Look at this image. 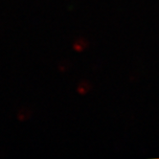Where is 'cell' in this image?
<instances>
[{"label": "cell", "mask_w": 159, "mask_h": 159, "mask_svg": "<svg viewBox=\"0 0 159 159\" xmlns=\"http://www.w3.org/2000/svg\"><path fill=\"white\" fill-rule=\"evenodd\" d=\"M89 88H90V85H89V84L88 83H83L81 85L79 86V88H78V92L79 93H81V94H84L85 92H87L88 90H89Z\"/></svg>", "instance_id": "obj_2"}, {"label": "cell", "mask_w": 159, "mask_h": 159, "mask_svg": "<svg viewBox=\"0 0 159 159\" xmlns=\"http://www.w3.org/2000/svg\"><path fill=\"white\" fill-rule=\"evenodd\" d=\"M85 46H86V42H85V40H84V39H80V40H78V41L75 43V45H74V47H75V49H76L77 51H82L83 49L85 48Z\"/></svg>", "instance_id": "obj_1"}]
</instances>
